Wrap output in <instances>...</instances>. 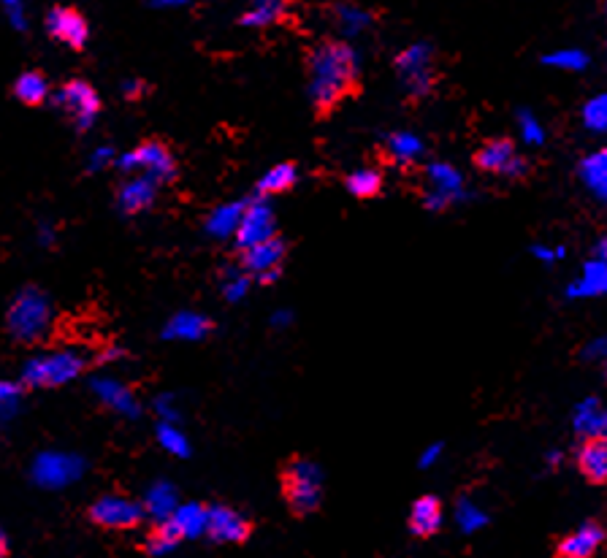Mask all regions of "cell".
Instances as JSON below:
<instances>
[{"label": "cell", "instance_id": "obj_38", "mask_svg": "<svg viewBox=\"0 0 607 558\" xmlns=\"http://www.w3.org/2000/svg\"><path fill=\"white\" fill-rule=\"evenodd\" d=\"M19 388L17 385H9V382H0V420H6L14 412V404H17Z\"/></svg>", "mask_w": 607, "mask_h": 558}, {"label": "cell", "instance_id": "obj_11", "mask_svg": "<svg viewBox=\"0 0 607 558\" xmlns=\"http://www.w3.org/2000/svg\"><path fill=\"white\" fill-rule=\"evenodd\" d=\"M47 30L49 36L57 38L60 44H66L68 49H76V52L85 49L87 38H90V25H87V19L76 9H66V6L49 11Z\"/></svg>", "mask_w": 607, "mask_h": 558}, {"label": "cell", "instance_id": "obj_37", "mask_svg": "<svg viewBox=\"0 0 607 558\" xmlns=\"http://www.w3.org/2000/svg\"><path fill=\"white\" fill-rule=\"evenodd\" d=\"M518 128H521V136L526 144H542L545 141V131H542L540 122L534 120L532 112L518 114Z\"/></svg>", "mask_w": 607, "mask_h": 558}, {"label": "cell", "instance_id": "obj_9", "mask_svg": "<svg viewBox=\"0 0 607 558\" xmlns=\"http://www.w3.org/2000/svg\"><path fill=\"white\" fill-rule=\"evenodd\" d=\"M87 518L106 531H128L136 529L144 521V507H139L125 496H101L98 502L87 510Z\"/></svg>", "mask_w": 607, "mask_h": 558}, {"label": "cell", "instance_id": "obj_3", "mask_svg": "<svg viewBox=\"0 0 607 558\" xmlns=\"http://www.w3.org/2000/svg\"><path fill=\"white\" fill-rule=\"evenodd\" d=\"M49 298L38 288L19 290L17 298L11 301L9 315H6V328L17 342L33 345L38 339H44L49 331Z\"/></svg>", "mask_w": 607, "mask_h": 558}, {"label": "cell", "instance_id": "obj_24", "mask_svg": "<svg viewBox=\"0 0 607 558\" xmlns=\"http://www.w3.org/2000/svg\"><path fill=\"white\" fill-rule=\"evenodd\" d=\"M429 182L434 185V193L442 198H456L461 193V174H458L456 168L448 166V163H434L429 166Z\"/></svg>", "mask_w": 607, "mask_h": 558}, {"label": "cell", "instance_id": "obj_48", "mask_svg": "<svg viewBox=\"0 0 607 558\" xmlns=\"http://www.w3.org/2000/svg\"><path fill=\"white\" fill-rule=\"evenodd\" d=\"M3 3H6L9 9H17V6H19V0H3Z\"/></svg>", "mask_w": 607, "mask_h": 558}, {"label": "cell", "instance_id": "obj_26", "mask_svg": "<svg viewBox=\"0 0 607 558\" xmlns=\"http://www.w3.org/2000/svg\"><path fill=\"white\" fill-rule=\"evenodd\" d=\"M334 17H337V25L345 30L347 36H358V33H364L372 25V14L361 9V6H353V3L337 6Z\"/></svg>", "mask_w": 607, "mask_h": 558}, {"label": "cell", "instance_id": "obj_15", "mask_svg": "<svg viewBox=\"0 0 607 558\" xmlns=\"http://www.w3.org/2000/svg\"><path fill=\"white\" fill-rule=\"evenodd\" d=\"M605 542V531L597 523H586L580 526L572 534H567L564 540L559 542V556L564 558H589L599 550V545Z\"/></svg>", "mask_w": 607, "mask_h": 558}, {"label": "cell", "instance_id": "obj_30", "mask_svg": "<svg viewBox=\"0 0 607 558\" xmlns=\"http://www.w3.org/2000/svg\"><path fill=\"white\" fill-rule=\"evenodd\" d=\"M244 206H223V209H217L212 214V220H209V231L217 233V236H228V233L239 228V220H242Z\"/></svg>", "mask_w": 607, "mask_h": 558}, {"label": "cell", "instance_id": "obj_8", "mask_svg": "<svg viewBox=\"0 0 607 558\" xmlns=\"http://www.w3.org/2000/svg\"><path fill=\"white\" fill-rule=\"evenodd\" d=\"M285 255H288V244H285L282 236L274 233L269 239L242 250V261L239 263H242V271L258 277V282H263V285H269V282L280 277Z\"/></svg>", "mask_w": 607, "mask_h": 558}, {"label": "cell", "instance_id": "obj_40", "mask_svg": "<svg viewBox=\"0 0 607 558\" xmlns=\"http://www.w3.org/2000/svg\"><path fill=\"white\" fill-rule=\"evenodd\" d=\"M160 442L169 447L171 453H177V456H185V453H187V442L179 437L174 428H169V426L160 428Z\"/></svg>", "mask_w": 607, "mask_h": 558}, {"label": "cell", "instance_id": "obj_7", "mask_svg": "<svg viewBox=\"0 0 607 558\" xmlns=\"http://www.w3.org/2000/svg\"><path fill=\"white\" fill-rule=\"evenodd\" d=\"M396 71L402 76L404 87L412 98H423L434 90L437 74H434V52L429 44H415V47L404 49L396 57Z\"/></svg>", "mask_w": 607, "mask_h": 558}, {"label": "cell", "instance_id": "obj_33", "mask_svg": "<svg viewBox=\"0 0 607 558\" xmlns=\"http://www.w3.org/2000/svg\"><path fill=\"white\" fill-rule=\"evenodd\" d=\"M583 122L589 131H607V95H597L583 106Z\"/></svg>", "mask_w": 607, "mask_h": 558}, {"label": "cell", "instance_id": "obj_28", "mask_svg": "<svg viewBox=\"0 0 607 558\" xmlns=\"http://www.w3.org/2000/svg\"><path fill=\"white\" fill-rule=\"evenodd\" d=\"M171 518L177 521V526L182 529L185 537H196L206 529V510L198 507V504H185V507H177L171 512Z\"/></svg>", "mask_w": 607, "mask_h": 558}, {"label": "cell", "instance_id": "obj_31", "mask_svg": "<svg viewBox=\"0 0 607 558\" xmlns=\"http://www.w3.org/2000/svg\"><path fill=\"white\" fill-rule=\"evenodd\" d=\"M209 331V320L196 315H179L171 320L169 336H185V339H198Z\"/></svg>", "mask_w": 607, "mask_h": 558}, {"label": "cell", "instance_id": "obj_43", "mask_svg": "<svg viewBox=\"0 0 607 558\" xmlns=\"http://www.w3.org/2000/svg\"><path fill=\"white\" fill-rule=\"evenodd\" d=\"M439 453H442V445H434V447H429V450H426V456L421 458V466H429V464H434V461H437V456Z\"/></svg>", "mask_w": 607, "mask_h": 558}, {"label": "cell", "instance_id": "obj_18", "mask_svg": "<svg viewBox=\"0 0 607 558\" xmlns=\"http://www.w3.org/2000/svg\"><path fill=\"white\" fill-rule=\"evenodd\" d=\"M442 526V507H439L437 496H421L412 504L410 512V529L415 537H431L437 534Z\"/></svg>", "mask_w": 607, "mask_h": 558}, {"label": "cell", "instance_id": "obj_42", "mask_svg": "<svg viewBox=\"0 0 607 558\" xmlns=\"http://www.w3.org/2000/svg\"><path fill=\"white\" fill-rule=\"evenodd\" d=\"M561 255V250H548V247H534V258H540L545 263H553Z\"/></svg>", "mask_w": 607, "mask_h": 558}, {"label": "cell", "instance_id": "obj_36", "mask_svg": "<svg viewBox=\"0 0 607 558\" xmlns=\"http://www.w3.org/2000/svg\"><path fill=\"white\" fill-rule=\"evenodd\" d=\"M147 510H150L155 518H169L171 512H174V491H171L169 485H158V488L150 493Z\"/></svg>", "mask_w": 607, "mask_h": 558}, {"label": "cell", "instance_id": "obj_34", "mask_svg": "<svg viewBox=\"0 0 607 558\" xmlns=\"http://www.w3.org/2000/svg\"><path fill=\"white\" fill-rule=\"evenodd\" d=\"M599 415H602V410H599L597 401L594 399L583 401L578 410H575V428H578L580 434H589V437H594V434H597Z\"/></svg>", "mask_w": 607, "mask_h": 558}, {"label": "cell", "instance_id": "obj_13", "mask_svg": "<svg viewBox=\"0 0 607 558\" xmlns=\"http://www.w3.org/2000/svg\"><path fill=\"white\" fill-rule=\"evenodd\" d=\"M475 160L477 166L483 168V171H491V174L521 177L523 171H526V163L521 160V155H515V147L505 139L488 141L486 147H480Z\"/></svg>", "mask_w": 607, "mask_h": 558}, {"label": "cell", "instance_id": "obj_5", "mask_svg": "<svg viewBox=\"0 0 607 558\" xmlns=\"http://www.w3.org/2000/svg\"><path fill=\"white\" fill-rule=\"evenodd\" d=\"M55 106L74 122L76 131H87L101 112V98L85 79H71L55 93Z\"/></svg>", "mask_w": 607, "mask_h": 558}, {"label": "cell", "instance_id": "obj_49", "mask_svg": "<svg viewBox=\"0 0 607 558\" xmlns=\"http://www.w3.org/2000/svg\"><path fill=\"white\" fill-rule=\"evenodd\" d=\"M605 6H607V0H605Z\"/></svg>", "mask_w": 607, "mask_h": 558}, {"label": "cell", "instance_id": "obj_22", "mask_svg": "<svg viewBox=\"0 0 607 558\" xmlns=\"http://www.w3.org/2000/svg\"><path fill=\"white\" fill-rule=\"evenodd\" d=\"M14 95H17V101H22L25 106H41V103L49 98L47 76L38 74V71L22 74L17 82H14Z\"/></svg>", "mask_w": 607, "mask_h": 558}, {"label": "cell", "instance_id": "obj_14", "mask_svg": "<svg viewBox=\"0 0 607 558\" xmlns=\"http://www.w3.org/2000/svg\"><path fill=\"white\" fill-rule=\"evenodd\" d=\"M155 193H158V182L133 174V179H125L117 190V201H120V209L125 214H141L155 204Z\"/></svg>", "mask_w": 607, "mask_h": 558}, {"label": "cell", "instance_id": "obj_46", "mask_svg": "<svg viewBox=\"0 0 607 558\" xmlns=\"http://www.w3.org/2000/svg\"><path fill=\"white\" fill-rule=\"evenodd\" d=\"M9 553V540H6V534L0 531V556H6Z\"/></svg>", "mask_w": 607, "mask_h": 558}, {"label": "cell", "instance_id": "obj_17", "mask_svg": "<svg viewBox=\"0 0 607 558\" xmlns=\"http://www.w3.org/2000/svg\"><path fill=\"white\" fill-rule=\"evenodd\" d=\"M288 9L290 0H250L239 22L244 28H271L288 17Z\"/></svg>", "mask_w": 607, "mask_h": 558}, {"label": "cell", "instance_id": "obj_47", "mask_svg": "<svg viewBox=\"0 0 607 558\" xmlns=\"http://www.w3.org/2000/svg\"><path fill=\"white\" fill-rule=\"evenodd\" d=\"M152 3H166V6H174V3H185V0H152Z\"/></svg>", "mask_w": 607, "mask_h": 558}, {"label": "cell", "instance_id": "obj_19", "mask_svg": "<svg viewBox=\"0 0 607 558\" xmlns=\"http://www.w3.org/2000/svg\"><path fill=\"white\" fill-rule=\"evenodd\" d=\"M578 466L591 483H607V439H591L580 447Z\"/></svg>", "mask_w": 607, "mask_h": 558}, {"label": "cell", "instance_id": "obj_21", "mask_svg": "<svg viewBox=\"0 0 607 558\" xmlns=\"http://www.w3.org/2000/svg\"><path fill=\"white\" fill-rule=\"evenodd\" d=\"M580 177H583V182H586V187H589L594 196L607 201V149H599L597 155L583 160Z\"/></svg>", "mask_w": 607, "mask_h": 558}, {"label": "cell", "instance_id": "obj_10", "mask_svg": "<svg viewBox=\"0 0 607 558\" xmlns=\"http://www.w3.org/2000/svg\"><path fill=\"white\" fill-rule=\"evenodd\" d=\"M206 537L217 545H242L253 534V523L242 518L239 512L223 504L206 510Z\"/></svg>", "mask_w": 607, "mask_h": 558}, {"label": "cell", "instance_id": "obj_45", "mask_svg": "<svg viewBox=\"0 0 607 558\" xmlns=\"http://www.w3.org/2000/svg\"><path fill=\"white\" fill-rule=\"evenodd\" d=\"M597 255H599V258H602V261H607V236H605V239H602V242L597 244Z\"/></svg>", "mask_w": 607, "mask_h": 558}, {"label": "cell", "instance_id": "obj_44", "mask_svg": "<svg viewBox=\"0 0 607 558\" xmlns=\"http://www.w3.org/2000/svg\"><path fill=\"white\" fill-rule=\"evenodd\" d=\"M594 437H602L607 439V412L602 410V415H599V423H597V434Z\"/></svg>", "mask_w": 607, "mask_h": 558}, {"label": "cell", "instance_id": "obj_1", "mask_svg": "<svg viewBox=\"0 0 607 558\" xmlns=\"http://www.w3.org/2000/svg\"><path fill=\"white\" fill-rule=\"evenodd\" d=\"M309 98L318 117H328L358 90V57L345 41H323L307 52Z\"/></svg>", "mask_w": 607, "mask_h": 558}, {"label": "cell", "instance_id": "obj_4", "mask_svg": "<svg viewBox=\"0 0 607 558\" xmlns=\"http://www.w3.org/2000/svg\"><path fill=\"white\" fill-rule=\"evenodd\" d=\"M122 174H141V177H150L152 182H174L179 174L177 160H174V152L166 141L150 139L139 144V147L128 152L125 158L117 163Z\"/></svg>", "mask_w": 607, "mask_h": 558}, {"label": "cell", "instance_id": "obj_23", "mask_svg": "<svg viewBox=\"0 0 607 558\" xmlns=\"http://www.w3.org/2000/svg\"><path fill=\"white\" fill-rule=\"evenodd\" d=\"M296 179H299V171L293 163H280V166H274L271 171H266V177L258 182V196H277V193H285L290 187L296 185Z\"/></svg>", "mask_w": 607, "mask_h": 558}, {"label": "cell", "instance_id": "obj_41", "mask_svg": "<svg viewBox=\"0 0 607 558\" xmlns=\"http://www.w3.org/2000/svg\"><path fill=\"white\" fill-rule=\"evenodd\" d=\"M122 90H125V98H139V95H144V90H147V84L141 82V79H131V82H125V87H122Z\"/></svg>", "mask_w": 607, "mask_h": 558}, {"label": "cell", "instance_id": "obj_32", "mask_svg": "<svg viewBox=\"0 0 607 558\" xmlns=\"http://www.w3.org/2000/svg\"><path fill=\"white\" fill-rule=\"evenodd\" d=\"M545 63L551 68H564V71H583L589 66V57L580 49H556L551 55H545Z\"/></svg>", "mask_w": 607, "mask_h": 558}, {"label": "cell", "instance_id": "obj_25", "mask_svg": "<svg viewBox=\"0 0 607 558\" xmlns=\"http://www.w3.org/2000/svg\"><path fill=\"white\" fill-rule=\"evenodd\" d=\"M385 149H388L393 163L407 166V163H412V160H418L423 155V141L418 136H412V133H393L388 144H385Z\"/></svg>", "mask_w": 607, "mask_h": 558}, {"label": "cell", "instance_id": "obj_2", "mask_svg": "<svg viewBox=\"0 0 607 558\" xmlns=\"http://www.w3.org/2000/svg\"><path fill=\"white\" fill-rule=\"evenodd\" d=\"M282 493H285V502H288L293 515H312L320 507L323 499V472L315 461L309 458L293 456L282 469Z\"/></svg>", "mask_w": 607, "mask_h": 558}, {"label": "cell", "instance_id": "obj_29", "mask_svg": "<svg viewBox=\"0 0 607 558\" xmlns=\"http://www.w3.org/2000/svg\"><path fill=\"white\" fill-rule=\"evenodd\" d=\"M95 391L101 393L103 399L109 401L112 407H117L120 412H128V415L136 412V401L131 399V393L125 391V388H120L117 382H109V380L95 382Z\"/></svg>", "mask_w": 607, "mask_h": 558}, {"label": "cell", "instance_id": "obj_35", "mask_svg": "<svg viewBox=\"0 0 607 558\" xmlns=\"http://www.w3.org/2000/svg\"><path fill=\"white\" fill-rule=\"evenodd\" d=\"M456 521L464 531H477L480 526H486L488 518H486V512L480 510L477 504H472L469 499H461V502H458V510H456Z\"/></svg>", "mask_w": 607, "mask_h": 558}, {"label": "cell", "instance_id": "obj_27", "mask_svg": "<svg viewBox=\"0 0 607 558\" xmlns=\"http://www.w3.org/2000/svg\"><path fill=\"white\" fill-rule=\"evenodd\" d=\"M347 190L355 198H374L383 190V174L374 171V168H361V171L347 177Z\"/></svg>", "mask_w": 607, "mask_h": 558}, {"label": "cell", "instance_id": "obj_6", "mask_svg": "<svg viewBox=\"0 0 607 558\" xmlns=\"http://www.w3.org/2000/svg\"><path fill=\"white\" fill-rule=\"evenodd\" d=\"M82 369H85V361L76 358L74 353L41 355V358L25 363L22 382L30 388H57V385H66L68 380H74Z\"/></svg>", "mask_w": 607, "mask_h": 558}, {"label": "cell", "instance_id": "obj_12", "mask_svg": "<svg viewBox=\"0 0 607 558\" xmlns=\"http://www.w3.org/2000/svg\"><path fill=\"white\" fill-rule=\"evenodd\" d=\"M269 236H274V214L258 198L250 206H244L242 220H239V228H236V247L242 252L247 247H253V244L263 242V239H269Z\"/></svg>", "mask_w": 607, "mask_h": 558}, {"label": "cell", "instance_id": "obj_20", "mask_svg": "<svg viewBox=\"0 0 607 558\" xmlns=\"http://www.w3.org/2000/svg\"><path fill=\"white\" fill-rule=\"evenodd\" d=\"M607 293V261L597 258V261L586 263L583 277L570 288L572 298L583 296H605Z\"/></svg>", "mask_w": 607, "mask_h": 558}, {"label": "cell", "instance_id": "obj_39", "mask_svg": "<svg viewBox=\"0 0 607 558\" xmlns=\"http://www.w3.org/2000/svg\"><path fill=\"white\" fill-rule=\"evenodd\" d=\"M583 358L591 363H602L607 369V336L594 339V342H589V345L583 347Z\"/></svg>", "mask_w": 607, "mask_h": 558}, {"label": "cell", "instance_id": "obj_16", "mask_svg": "<svg viewBox=\"0 0 607 558\" xmlns=\"http://www.w3.org/2000/svg\"><path fill=\"white\" fill-rule=\"evenodd\" d=\"M76 475H79V464L71 456H41L33 469L36 483L47 485V488H60V485L71 483Z\"/></svg>", "mask_w": 607, "mask_h": 558}]
</instances>
